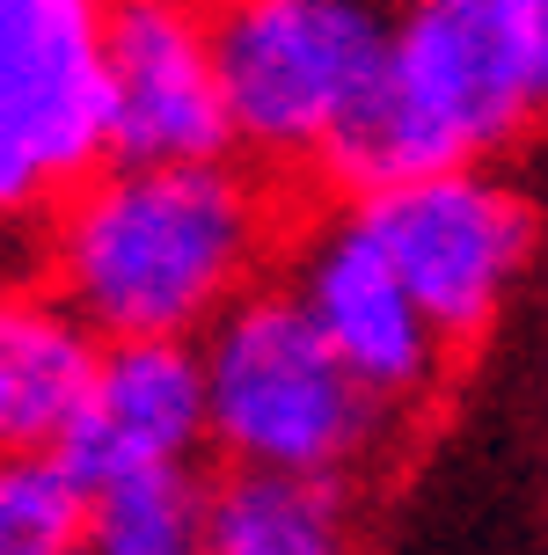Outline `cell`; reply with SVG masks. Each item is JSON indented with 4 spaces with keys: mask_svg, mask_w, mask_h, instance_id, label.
I'll return each instance as SVG.
<instances>
[{
    "mask_svg": "<svg viewBox=\"0 0 548 555\" xmlns=\"http://www.w3.org/2000/svg\"><path fill=\"white\" fill-rule=\"evenodd\" d=\"M264 256V197L227 162H110L52 227L59 300L110 344L213 330Z\"/></svg>",
    "mask_w": 548,
    "mask_h": 555,
    "instance_id": "6da1fadb",
    "label": "cell"
},
{
    "mask_svg": "<svg viewBox=\"0 0 548 555\" xmlns=\"http://www.w3.org/2000/svg\"><path fill=\"white\" fill-rule=\"evenodd\" d=\"M541 111L548 95L520 0H403L387 81L329 168L352 176L358 197L410 176L483 168Z\"/></svg>",
    "mask_w": 548,
    "mask_h": 555,
    "instance_id": "7a4b0ae2",
    "label": "cell"
},
{
    "mask_svg": "<svg viewBox=\"0 0 548 555\" xmlns=\"http://www.w3.org/2000/svg\"><path fill=\"white\" fill-rule=\"evenodd\" d=\"M205 410L234 468L336 482L381 439L387 402L329 351L293 293H248L205 330Z\"/></svg>",
    "mask_w": 548,
    "mask_h": 555,
    "instance_id": "3957f363",
    "label": "cell"
},
{
    "mask_svg": "<svg viewBox=\"0 0 548 555\" xmlns=\"http://www.w3.org/2000/svg\"><path fill=\"white\" fill-rule=\"evenodd\" d=\"M213 52L242 146L271 162H329L387 81L395 15L381 0H227Z\"/></svg>",
    "mask_w": 548,
    "mask_h": 555,
    "instance_id": "277c9868",
    "label": "cell"
},
{
    "mask_svg": "<svg viewBox=\"0 0 548 555\" xmlns=\"http://www.w3.org/2000/svg\"><path fill=\"white\" fill-rule=\"evenodd\" d=\"M103 23L110 0H0V220L110 154Z\"/></svg>",
    "mask_w": 548,
    "mask_h": 555,
    "instance_id": "5b68a950",
    "label": "cell"
},
{
    "mask_svg": "<svg viewBox=\"0 0 548 555\" xmlns=\"http://www.w3.org/2000/svg\"><path fill=\"white\" fill-rule=\"evenodd\" d=\"M352 220L381 242L446 344H475L490 330L534 249V212L490 168H446L366 191Z\"/></svg>",
    "mask_w": 548,
    "mask_h": 555,
    "instance_id": "8992f818",
    "label": "cell"
},
{
    "mask_svg": "<svg viewBox=\"0 0 548 555\" xmlns=\"http://www.w3.org/2000/svg\"><path fill=\"white\" fill-rule=\"evenodd\" d=\"M103 103L117 162H219L234 139L213 23L191 0H110Z\"/></svg>",
    "mask_w": 548,
    "mask_h": 555,
    "instance_id": "52a82bcc",
    "label": "cell"
},
{
    "mask_svg": "<svg viewBox=\"0 0 548 555\" xmlns=\"http://www.w3.org/2000/svg\"><path fill=\"white\" fill-rule=\"evenodd\" d=\"M293 300L307 307V322L329 336V351L352 365L387 410H403L417 395H432L438 365H446V336L432 330V314L417 307L403 271L381 256V242L344 212L329 220L301 249V285Z\"/></svg>",
    "mask_w": 548,
    "mask_h": 555,
    "instance_id": "ba28073f",
    "label": "cell"
},
{
    "mask_svg": "<svg viewBox=\"0 0 548 555\" xmlns=\"http://www.w3.org/2000/svg\"><path fill=\"white\" fill-rule=\"evenodd\" d=\"M205 439L213 410H205V359L191 344H103L95 388L59 461L103 498L146 475H191V453Z\"/></svg>",
    "mask_w": 548,
    "mask_h": 555,
    "instance_id": "9c48e42d",
    "label": "cell"
},
{
    "mask_svg": "<svg viewBox=\"0 0 548 555\" xmlns=\"http://www.w3.org/2000/svg\"><path fill=\"white\" fill-rule=\"evenodd\" d=\"M95 330L66 300L8 293L0 300V453H59L88 388H95Z\"/></svg>",
    "mask_w": 548,
    "mask_h": 555,
    "instance_id": "30bf717a",
    "label": "cell"
},
{
    "mask_svg": "<svg viewBox=\"0 0 548 555\" xmlns=\"http://www.w3.org/2000/svg\"><path fill=\"white\" fill-rule=\"evenodd\" d=\"M213 555H358L352 504L322 475L234 468L213 490Z\"/></svg>",
    "mask_w": 548,
    "mask_h": 555,
    "instance_id": "8fae6325",
    "label": "cell"
},
{
    "mask_svg": "<svg viewBox=\"0 0 548 555\" xmlns=\"http://www.w3.org/2000/svg\"><path fill=\"white\" fill-rule=\"evenodd\" d=\"M95 490L59 453H0V555H88Z\"/></svg>",
    "mask_w": 548,
    "mask_h": 555,
    "instance_id": "7c38bea8",
    "label": "cell"
},
{
    "mask_svg": "<svg viewBox=\"0 0 548 555\" xmlns=\"http://www.w3.org/2000/svg\"><path fill=\"white\" fill-rule=\"evenodd\" d=\"M88 555H213V498L191 475H146L103 490Z\"/></svg>",
    "mask_w": 548,
    "mask_h": 555,
    "instance_id": "4fadbf2b",
    "label": "cell"
},
{
    "mask_svg": "<svg viewBox=\"0 0 548 555\" xmlns=\"http://www.w3.org/2000/svg\"><path fill=\"white\" fill-rule=\"evenodd\" d=\"M526 44H534V66H541V95H548V0H520Z\"/></svg>",
    "mask_w": 548,
    "mask_h": 555,
    "instance_id": "5bb4252c",
    "label": "cell"
}]
</instances>
